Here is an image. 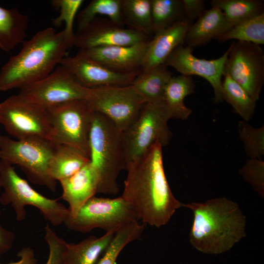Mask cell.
<instances>
[{"label": "cell", "mask_w": 264, "mask_h": 264, "mask_svg": "<svg viewBox=\"0 0 264 264\" xmlns=\"http://www.w3.org/2000/svg\"><path fill=\"white\" fill-rule=\"evenodd\" d=\"M193 22L185 18L154 34L149 41L141 70L164 65L174 50L185 44L187 32Z\"/></svg>", "instance_id": "obj_18"}, {"label": "cell", "mask_w": 264, "mask_h": 264, "mask_svg": "<svg viewBox=\"0 0 264 264\" xmlns=\"http://www.w3.org/2000/svg\"><path fill=\"white\" fill-rule=\"evenodd\" d=\"M60 182L63 190L62 198L69 204L68 216L72 218L98 192V176L90 162L76 174Z\"/></svg>", "instance_id": "obj_19"}, {"label": "cell", "mask_w": 264, "mask_h": 264, "mask_svg": "<svg viewBox=\"0 0 264 264\" xmlns=\"http://www.w3.org/2000/svg\"><path fill=\"white\" fill-rule=\"evenodd\" d=\"M139 220L132 206L122 196L110 198L94 196L82 205L75 217L68 215L64 223L73 231L85 233L99 228L107 232Z\"/></svg>", "instance_id": "obj_9"}, {"label": "cell", "mask_w": 264, "mask_h": 264, "mask_svg": "<svg viewBox=\"0 0 264 264\" xmlns=\"http://www.w3.org/2000/svg\"><path fill=\"white\" fill-rule=\"evenodd\" d=\"M238 131L246 155L250 158L262 159L264 155V126L254 128L247 122L240 120Z\"/></svg>", "instance_id": "obj_33"}, {"label": "cell", "mask_w": 264, "mask_h": 264, "mask_svg": "<svg viewBox=\"0 0 264 264\" xmlns=\"http://www.w3.org/2000/svg\"><path fill=\"white\" fill-rule=\"evenodd\" d=\"M123 23L146 36L154 35L151 0H122Z\"/></svg>", "instance_id": "obj_26"}, {"label": "cell", "mask_w": 264, "mask_h": 264, "mask_svg": "<svg viewBox=\"0 0 264 264\" xmlns=\"http://www.w3.org/2000/svg\"><path fill=\"white\" fill-rule=\"evenodd\" d=\"M73 41L64 30L47 27L22 43V47L0 70V91L22 89L51 73L66 57Z\"/></svg>", "instance_id": "obj_2"}, {"label": "cell", "mask_w": 264, "mask_h": 264, "mask_svg": "<svg viewBox=\"0 0 264 264\" xmlns=\"http://www.w3.org/2000/svg\"><path fill=\"white\" fill-rule=\"evenodd\" d=\"M29 20L17 8L0 6V48L6 52L22 43L26 36Z\"/></svg>", "instance_id": "obj_23"}, {"label": "cell", "mask_w": 264, "mask_h": 264, "mask_svg": "<svg viewBox=\"0 0 264 264\" xmlns=\"http://www.w3.org/2000/svg\"><path fill=\"white\" fill-rule=\"evenodd\" d=\"M144 228L143 224L134 221L119 228L96 264H116L123 249L130 242L139 239Z\"/></svg>", "instance_id": "obj_29"}, {"label": "cell", "mask_w": 264, "mask_h": 264, "mask_svg": "<svg viewBox=\"0 0 264 264\" xmlns=\"http://www.w3.org/2000/svg\"><path fill=\"white\" fill-rule=\"evenodd\" d=\"M0 125L17 140L50 138L51 126L47 109L19 93L0 103Z\"/></svg>", "instance_id": "obj_10"}, {"label": "cell", "mask_w": 264, "mask_h": 264, "mask_svg": "<svg viewBox=\"0 0 264 264\" xmlns=\"http://www.w3.org/2000/svg\"><path fill=\"white\" fill-rule=\"evenodd\" d=\"M89 147L90 164L98 178L97 193L116 194L118 176L127 164L123 132L109 118L93 112Z\"/></svg>", "instance_id": "obj_4"}, {"label": "cell", "mask_w": 264, "mask_h": 264, "mask_svg": "<svg viewBox=\"0 0 264 264\" xmlns=\"http://www.w3.org/2000/svg\"><path fill=\"white\" fill-rule=\"evenodd\" d=\"M0 208V256L6 254L12 247L16 239L15 234L5 228L1 224Z\"/></svg>", "instance_id": "obj_38"}, {"label": "cell", "mask_w": 264, "mask_h": 264, "mask_svg": "<svg viewBox=\"0 0 264 264\" xmlns=\"http://www.w3.org/2000/svg\"><path fill=\"white\" fill-rule=\"evenodd\" d=\"M44 239L49 249V255L45 264H64V256L67 242L60 237L47 224L44 227Z\"/></svg>", "instance_id": "obj_36"}, {"label": "cell", "mask_w": 264, "mask_h": 264, "mask_svg": "<svg viewBox=\"0 0 264 264\" xmlns=\"http://www.w3.org/2000/svg\"><path fill=\"white\" fill-rule=\"evenodd\" d=\"M243 179L263 198L264 196V161L249 158L239 170Z\"/></svg>", "instance_id": "obj_35"}, {"label": "cell", "mask_w": 264, "mask_h": 264, "mask_svg": "<svg viewBox=\"0 0 264 264\" xmlns=\"http://www.w3.org/2000/svg\"><path fill=\"white\" fill-rule=\"evenodd\" d=\"M171 113L164 103H146L130 126L123 132L127 162L141 156L154 145L167 146L173 134L168 122Z\"/></svg>", "instance_id": "obj_7"}, {"label": "cell", "mask_w": 264, "mask_h": 264, "mask_svg": "<svg viewBox=\"0 0 264 264\" xmlns=\"http://www.w3.org/2000/svg\"><path fill=\"white\" fill-rule=\"evenodd\" d=\"M90 90L81 86L67 68L60 65L44 78L21 89L19 94L48 108L75 100L86 99Z\"/></svg>", "instance_id": "obj_13"}, {"label": "cell", "mask_w": 264, "mask_h": 264, "mask_svg": "<svg viewBox=\"0 0 264 264\" xmlns=\"http://www.w3.org/2000/svg\"><path fill=\"white\" fill-rule=\"evenodd\" d=\"M165 65L141 72L135 78L132 85L146 103L163 102L165 88L173 73Z\"/></svg>", "instance_id": "obj_22"}, {"label": "cell", "mask_w": 264, "mask_h": 264, "mask_svg": "<svg viewBox=\"0 0 264 264\" xmlns=\"http://www.w3.org/2000/svg\"><path fill=\"white\" fill-rule=\"evenodd\" d=\"M223 76V101L230 104L234 111L239 114L243 121H249L254 114L257 101L229 75L225 74Z\"/></svg>", "instance_id": "obj_28"}, {"label": "cell", "mask_w": 264, "mask_h": 264, "mask_svg": "<svg viewBox=\"0 0 264 264\" xmlns=\"http://www.w3.org/2000/svg\"><path fill=\"white\" fill-rule=\"evenodd\" d=\"M194 219L190 242L198 251L218 255L231 249L246 236V218L239 205L225 197L183 203Z\"/></svg>", "instance_id": "obj_3"}, {"label": "cell", "mask_w": 264, "mask_h": 264, "mask_svg": "<svg viewBox=\"0 0 264 264\" xmlns=\"http://www.w3.org/2000/svg\"><path fill=\"white\" fill-rule=\"evenodd\" d=\"M122 0H93L78 14V30L82 29L98 15H104L113 22L123 24Z\"/></svg>", "instance_id": "obj_30"}, {"label": "cell", "mask_w": 264, "mask_h": 264, "mask_svg": "<svg viewBox=\"0 0 264 264\" xmlns=\"http://www.w3.org/2000/svg\"><path fill=\"white\" fill-rule=\"evenodd\" d=\"M162 146L154 145L141 156L127 162V175L121 196L144 224H167L182 203L173 194L165 174Z\"/></svg>", "instance_id": "obj_1"}, {"label": "cell", "mask_w": 264, "mask_h": 264, "mask_svg": "<svg viewBox=\"0 0 264 264\" xmlns=\"http://www.w3.org/2000/svg\"><path fill=\"white\" fill-rule=\"evenodd\" d=\"M86 100L92 111L105 115L122 132L137 118L146 103L132 85L91 88Z\"/></svg>", "instance_id": "obj_11"}, {"label": "cell", "mask_w": 264, "mask_h": 264, "mask_svg": "<svg viewBox=\"0 0 264 264\" xmlns=\"http://www.w3.org/2000/svg\"><path fill=\"white\" fill-rule=\"evenodd\" d=\"M232 26L226 20L223 12L213 6L205 10L197 21L190 25L185 43L192 48L204 45L212 39H217Z\"/></svg>", "instance_id": "obj_20"}, {"label": "cell", "mask_w": 264, "mask_h": 264, "mask_svg": "<svg viewBox=\"0 0 264 264\" xmlns=\"http://www.w3.org/2000/svg\"><path fill=\"white\" fill-rule=\"evenodd\" d=\"M60 65L67 68L81 86L88 88L130 85L141 71H115L90 58L84 49H79L73 56L65 57Z\"/></svg>", "instance_id": "obj_15"}, {"label": "cell", "mask_w": 264, "mask_h": 264, "mask_svg": "<svg viewBox=\"0 0 264 264\" xmlns=\"http://www.w3.org/2000/svg\"><path fill=\"white\" fill-rule=\"evenodd\" d=\"M1 187H0V192L1 191Z\"/></svg>", "instance_id": "obj_40"}, {"label": "cell", "mask_w": 264, "mask_h": 264, "mask_svg": "<svg viewBox=\"0 0 264 264\" xmlns=\"http://www.w3.org/2000/svg\"><path fill=\"white\" fill-rule=\"evenodd\" d=\"M195 92V85L191 76H173L164 91L163 102L169 109L172 118L187 119L192 110L185 106V98Z\"/></svg>", "instance_id": "obj_24"}, {"label": "cell", "mask_w": 264, "mask_h": 264, "mask_svg": "<svg viewBox=\"0 0 264 264\" xmlns=\"http://www.w3.org/2000/svg\"><path fill=\"white\" fill-rule=\"evenodd\" d=\"M186 18L194 21L198 19L205 10L203 0H182Z\"/></svg>", "instance_id": "obj_37"}, {"label": "cell", "mask_w": 264, "mask_h": 264, "mask_svg": "<svg viewBox=\"0 0 264 264\" xmlns=\"http://www.w3.org/2000/svg\"><path fill=\"white\" fill-rule=\"evenodd\" d=\"M117 230L107 232L100 237L90 236L77 243L67 242L64 264H96Z\"/></svg>", "instance_id": "obj_21"}, {"label": "cell", "mask_w": 264, "mask_h": 264, "mask_svg": "<svg viewBox=\"0 0 264 264\" xmlns=\"http://www.w3.org/2000/svg\"><path fill=\"white\" fill-rule=\"evenodd\" d=\"M83 2V0H54L51 2L52 5L60 11L59 15L55 19L53 24L58 26L65 22L64 30L73 43L75 36L73 32L74 20Z\"/></svg>", "instance_id": "obj_34"}, {"label": "cell", "mask_w": 264, "mask_h": 264, "mask_svg": "<svg viewBox=\"0 0 264 264\" xmlns=\"http://www.w3.org/2000/svg\"><path fill=\"white\" fill-rule=\"evenodd\" d=\"M89 162L88 157L76 149L56 144L48 173L52 179L60 182L76 174Z\"/></svg>", "instance_id": "obj_25"}, {"label": "cell", "mask_w": 264, "mask_h": 264, "mask_svg": "<svg viewBox=\"0 0 264 264\" xmlns=\"http://www.w3.org/2000/svg\"><path fill=\"white\" fill-rule=\"evenodd\" d=\"M150 40L129 46H110L84 49L88 56L116 72L141 70Z\"/></svg>", "instance_id": "obj_17"}, {"label": "cell", "mask_w": 264, "mask_h": 264, "mask_svg": "<svg viewBox=\"0 0 264 264\" xmlns=\"http://www.w3.org/2000/svg\"><path fill=\"white\" fill-rule=\"evenodd\" d=\"M210 3L223 12L232 26L264 12L262 0H212Z\"/></svg>", "instance_id": "obj_27"}, {"label": "cell", "mask_w": 264, "mask_h": 264, "mask_svg": "<svg viewBox=\"0 0 264 264\" xmlns=\"http://www.w3.org/2000/svg\"><path fill=\"white\" fill-rule=\"evenodd\" d=\"M223 76L229 75L255 101L260 98L264 84V51L258 44L243 41L229 46Z\"/></svg>", "instance_id": "obj_12"}, {"label": "cell", "mask_w": 264, "mask_h": 264, "mask_svg": "<svg viewBox=\"0 0 264 264\" xmlns=\"http://www.w3.org/2000/svg\"><path fill=\"white\" fill-rule=\"evenodd\" d=\"M19 258L18 261L5 264H38V260L34 250L30 247H24L22 248L17 254Z\"/></svg>", "instance_id": "obj_39"}, {"label": "cell", "mask_w": 264, "mask_h": 264, "mask_svg": "<svg viewBox=\"0 0 264 264\" xmlns=\"http://www.w3.org/2000/svg\"><path fill=\"white\" fill-rule=\"evenodd\" d=\"M51 126L50 140L70 146L89 158V134L93 112L86 99L46 108Z\"/></svg>", "instance_id": "obj_8"}, {"label": "cell", "mask_w": 264, "mask_h": 264, "mask_svg": "<svg viewBox=\"0 0 264 264\" xmlns=\"http://www.w3.org/2000/svg\"><path fill=\"white\" fill-rule=\"evenodd\" d=\"M0 185L3 190L0 195V203L10 205L18 221L25 219V207L27 205L38 209L44 219L54 226L64 223L69 214L68 208L58 199L49 198L38 192L17 173L13 165L1 159Z\"/></svg>", "instance_id": "obj_5"}, {"label": "cell", "mask_w": 264, "mask_h": 264, "mask_svg": "<svg viewBox=\"0 0 264 264\" xmlns=\"http://www.w3.org/2000/svg\"><path fill=\"white\" fill-rule=\"evenodd\" d=\"M193 50L188 46L179 45L168 56L164 65L173 67L182 75H197L204 78L213 88L215 102H222L223 99L221 78L229 48L221 57L210 60L196 57L192 53Z\"/></svg>", "instance_id": "obj_14"}, {"label": "cell", "mask_w": 264, "mask_h": 264, "mask_svg": "<svg viewBox=\"0 0 264 264\" xmlns=\"http://www.w3.org/2000/svg\"><path fill=\"white\" fill-rule=\"evenodd\" d=\"M220 42L235 39L258 45L264 44V12L232 27L218 37Z\"/></svg>", "instance_id": "obj_32"}, {"label": "cell", "mask_w": 264, "mask_h": 264, "mask_svg": "<svg viewBox=\"0 0 264 264\" xmlns=\"http://www.w3.org/2000/svg\"><path fill=\"white\" fill-rule=\"evenodd\" d=\"M154 34L186 18L182 0H151Z\"/></svg>", "instance_id": "obj_31"}, {"label": "cell", "mask_w": 264, "mask_h": 264, "mask_svg": "<svg viewBox=\"0 0 264 264\" xmlns=\"http://www.w3.org/2000/svg\"><path fill=\"white\" fill-rule=\"evenodd\" d=\"M149 40L148 36L135 30L123 28L109 19L96 17L75 34L73 46L79 49L129 46Z\"/></svg>", "instance_id": "obj_16"}, {"label": "cell", "mask_w": 264, "mask_h": 264, "mask_svg": "<svg viewBox=\"0 0 264 264\" xmlns=\"http://www.w3.org/2000/svg\"><path fill=\"white\" fill-rule=\"evenodd\" d=\"M56 144L48 139L34 137L14 140L0 135V159L18 166L28 180L55 192L57 181L48 173Z\"/></svg>", "instance_id": "obj_6"}]
</instances>
